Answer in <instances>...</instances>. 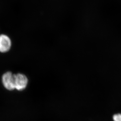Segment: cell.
Masks as SVG:
<instances>
[{"label": "cell", "instance_id": "obj_1", "mask_svg": "<svg viewBox=\"0 0 121 121\" xmlns=\"http://www.w3.org/2000/svg\"><path fill=\"white\" fill-rule=\"evenodd\" d=\"M2 82L7 90H14L15 89V74L9 72H6L2 76Z\"/></svg>", "mask_w": 121, "mask_h": 121}, {"label": "cell", "instance_id": "obj_2", "mask_svg": "<svg viewBox=\"0 0 121 121\" xmlns=\"http://www.w3.org/2000/svg\"><path fill=\"white\" fill-rule=\"evenodd\" d=\"M28 82V79L25 75L20 73L15 74V89L17 90H24L26 87Z\"/></svg>", "mask_w": 121, "mask_h": 121}, {"label": "cell", "instance_id": "obj_3", "mask_svg": "<svg viewBox=\"0 0 121 121\" xmlns=\"http://www.w3.org/2000/svg\"><path fill=\"white\" fill-rule=\"evenodd\" d=\"M11 46V41L9 37L6 35H0V52L4 53L8 51Z\"/></svg>", "mask_w": 121, "mask_h": 121}, {"label": "cell", "instance_id": "obj_4", "mask_svg": "<svg viewBox=\"0 0 121 121\" xmlns=\"http://www.w3.org/2000/svg\"><path fill=\"white\" fill-rule=\"evenodd\" d=\"M113 121H121V113L114 114L112 117Z\"/></svg>", "mask_w": 121, "mask_h": 121}]
</instances>
